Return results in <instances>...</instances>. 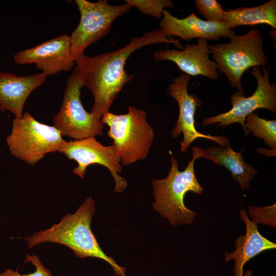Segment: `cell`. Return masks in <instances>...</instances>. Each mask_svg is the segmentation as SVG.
Masks as SVG:
<instances>
[{
  "label": "cell",
  "instance_id": "6da1fadb",
  "mask_svg": "<svg viewBox=\"0 0 276 276\" xmlns=\"http://www.w3.org/2000/svg\"><path fill=\"white\" fill-rule=\"evenodd\" d=\"M161 29L133 37L125 46L110 52L89 56L83 55L75 61L73 74L80 78L91 91L94 100L91 113L100 121L125 85L133 78L124 69L126 61L135 51L154 43H172L183 49L180 39H169Z\"/></svg>",
  "mask_w": 276,
  "mask_h": 276
},
{
  "label": "cell",
  "instance_id": "7a4b0ae2",
  "mask_svg": "<svg viewBox=\"0 0 276 276\" xmlns=\"http://www.w3.org/2000/svg\"><path fill=\"white\" fill-rule=\"evenodd\" d=\"M95 212V201L89 196L74 214L67 213L58 223L25 238L29 248L45 242L62 244L70 248L78 258L102 259L111 266L115 275L126 276V268L105 254L91 231L90 224Z\"/></svg>",
  "mask_w": 276,
  "mask_h": 276
},
{
  "label": "cell",
  "instance_id": "3957f363",
  "mask_svg": "<svg viewBox=\"0 0 276 276\" xmlns=\"http://www.w3.org/2000/svg\"><path fill=\"white\" fill-rule=\"evenodd\" d=\"M202 149L196 146L192 148L193 158L182 171H179L176 158L171 156V166L167 176L152 180L153 208L173 226L191 224L197 215L186 206L184 197L189 192L201 195L204 191L194 171L195 161L201 157Z\"/></svg>",
  "mask_w": 276,
  "mask_h": 276
},
{
  "label": "cell",
  "instance_id": "277c9868",
  "mask_svg": "<svg viewBox=\"0 0 276 276\" xmlns=\"http://www.w3.org/2000/svg\"><path fill=\"white\" fill-rule=\"evenodd\" d=\"M126 114L108 112L101 122L109 127L107 136L124 166L145 159L152 144L154 132L146 119V112L133 106Z\"/></svg>",
  "mask_w": 276,
  "mask_h": 276
},
{
  "label": "cell",
  "instance_id": "5b68a950",
  "mask_svg": "<svg viewBox=\"0 0 276 276\" xmlns=\"http://www.w3.org/2000/svg\"><path fill=\"white\" fill-rule=\"evenodd\" d=\"M263 43L260 30L253 29L243 35H234L228 43L208 45L218 71L224 74L231 86L242 94L243 73L250 67H264L268 61Z\"/></svg>",
  "mask_w": 276,
  "mask_h": 276
},
{
  "label": "cell",
  "instance_id": "8992f818",
  "mask_svg": "<svg viewBox=\"0 0 276 276\" xmlns=\"http://www.w3.org/2000/svg\"><path fill=\"white\" fill-rule=\"evenodd\" d=\"M54 126L40 123L28 111L14 119L6 143L11 155L34 165L49 153L59 151L66 143Z\"/></svg>",
  "mask_w": 276,
  "mask_h": 276
},
{
  "label": "cell",
  "instance_id": "52a82bcc",
  "mask_svg": "<svg viewBox=\"0 0 276 276\" xmlns=\"http://www.w3.org/2000/svg\"><path fill=\"white\" fill-rule=\"evenodd\" d=\"M75 4L80 18L70 35L71 54L74 61L84 55L88 46L105 36L110 32L113 21L128 13L132 7L127 2L111 5L107 0L96 2L76 0Z\"/></svg>",
  "mask_w": 276,
  "mask_h": 276
},
{
  "label": "cell",
  "instance_id": "ba28073f",
  "mask_svg": "<svg viewBox=\"0 0 276 276\" xmlns=\"http://www.w3.org/2000/svg\"><path fill=\"white\" fill-rule=\"evenodd\" d=\"M83 81L74 74L67 78L60 109L53 117V126L62 136L81 140L102 135L104 124L87 112L81 100Z\"/></svg>",
  "mask_w": 276,
  "mask_h": 276
},
{
  "label": "cell",
  "instance_id": "9c48e42d",
  "mask_svg": "<svg viewBox=\"0 0 276 276\" xmlns=\"http://www.w3.org/2000/svg\"><path fill=\"white\" fill-rule=\"evenodd\" d=\"M255 77L257 86L254 94L248 97L244 94L236 92L230 97L232 108L228 111L217 116L207 117L202 121V125L206 126L218 123V126L224 127L232 124H240L245 136L248 133L245 128V119L251 113L258 109L264 108L276 112V85L270 83L269 78L270 67H263V73L259 66L252 68L250 72Z\"/></svg>",
  "mask_w": 276,
  "mask_h": 276
},
{
  "label": "cell",
  "instance_id": "30bf717a",
  "mask_svg": "<svg viewBox=\"0 0 276 276\" xmlns=\"http://www.w3.org/2000/svg\"><path fill=\"white\" fill-rule=\"evenodd\" d=\"M58 152L77 162L78 166L73 172L81 178H84L88 166L97 164L107 168L110 172L115 182L114 192L122 193L126 188V180L119 175L122 166L113 145H103L95 137H90L66 141Z\"/></svg>",
  "mask_w": 276,
  "mask_h": 276
},
{
  "label": "cell",
  "instance_id": "8fae6325",
  "mask_svg": "<svg viewBox=\"0 0 276 276\" xmlns=\"http://www.w3.org/2000/svg\"><path fill=\"white\" fill-rule=\"evenodd\" d=\"M190 78V75L182 74L173 79L167 89V94L177 101L179 107L178 118L171 131L172 137L177 138L182 133L183 140L180 143L182 153H186L190 144L197 139L210 140L221 147L227 146L229 143L225 136L204 134L196 130L194 114L197 108L201 106V101L194 94H188V85Z\"/></svg>",
  "mask_w": 276,
  "mask_h": 276
},
{
  "label": "cell",
  "instance_id": "7c38bea8",
  "mask_svg": "<svg viewBox=\"0 0 276 276\" xmlns=\"http://www.w3.org/2000/svg\"><path fill=\"white\" fill-rule=\"evenodd\" d=\"M70 36L62 34L34 47L22 50L13 56L19 65L34 64L48 77L67 72L75 65L71 54Z\"/></svg>",
  "mask_w": 276,
  "mask_h": 276
},
{
  "label": "cell",
  "instance_id": "4fadbf2b",
  "mask_svg": "<svg viewBox=\"0 0 276 276\" xmlns=\"http://www.w3.org/2000/svg\"><path fill=\"white\" fill-rule=\"evenodd\" d=\"M162 14L159 26L167 36H178L189 41L193 38L216 40L236 35V32L226 24L203 20L194 12L182 18L173 16L167 9Z\"/></svg>",
  "mask_w": 276,
  "mask_h": 276
},
{
  "label": "cell",
  "instance_id": "5bb4252c",
  "mask_svg": "<svg viewBox=\"0 0 276 276\" xmlns=\"http://www.w3.org/2000/svg\"><path fill=\"white\" fill-rule=\"evenodd\" d=\"M208 40L198 38L196 44H186L183 50H159L154 52V58L158 61L174 62L185 74L190 76H202L214 80L218 78L215 62L210 59Z\"/></svg>",
  "mask_w": 276,
  "mask_h": 276
},
{
  "label": "cell",
  "instance_id": "9a60e30c",
  "mask_svg": "<svg viewBox=\"0 0 276 276\" xmlns=\"http://www.w3.org/2000/svg\"><path fill=\"white\" fill-rule=\"evenodd\" d=\"M47 77L42 72L19 76L12 73L0 72V110H9L16 118H21L27 98L44 82Z\"/></svg>",
  "mask_w": 276,
  "mask_h": 276
},
{
  "label": "cell",
  "instance_id": "2e32d148",
  "mask_svg": "<svg viewBox=\"0 0 276 276\" xmlns=\"http://www.w3.org/2000/svg\"><path fill=\"white\" fill-rule=\"evenodd\" d=\"M240 218L245 223V234L237 236L235 241V250L226 252V262L234 261V276H242L243 266L250 259L263 251L274 249L276 244L263 237L259 232L256 223L249 220L244 209L239 212Z\"/></svg>",
  "mask_w": 276,
  "mask_h": 276
},
{
  "label": "cell",
  "instance_id": "e0dca14e",
  "mask_svg": "<svg viewBox=\"0 0 276 276\" xmlns=\"http://www.w3.org/2000/svg\"><path fill=\"white\" fill-rule=\"evenodd\" d=\"M201 157L226 168L231 172L233 179L238 182L242 192L249 190L251 180L258 172L245 162L242 151L235 152L229 144L226 147H210L205 150L202 149Z\"/></svg>",
  "mask_w": 276,
  "mask_h": 276
},
{
  "label": "cell",
  "instance_id": "ac0fdd59",
  "mask_svg": "<svg viewBox=\"0 0 276 276\" xmlns=\"http://www.w3.org/2000/svg\"><path fill=\"white\" fill-rule=\"evenodd\" d=\"M223 23L231 29L244 25L267 24L276 29V1L254 7H241L224 12Z\"/></svg>",
  "mask_w": 276,
  "mask_h": 276
},
{
  "label": "cell",
  "instance_id": "d6986e66",
  "mask_svg": "<svg viewBox=\"0 0 276 276\" xmlns=\"http://www.w3.org/2000/svg\"><path fill=\"white\" fill-rule=\"evenodd\" d=\"M245 128L248 133L262 139L265 144L272 149L276 148V121L260 118L254 112L245 119Z\"/></svg>",
  "mask_w": 276,
  "mask_h": 276
},
{
  "label": "cell",
  "instance_id": "ffe728a7",
  "mask_svg": "<svg viewBox=\"0 0 276 276\" xmlns=\"http://www.w3.org/2000/svg\"><path fill=\"white\" fill-rule=\"evenodd\" d=\"M125 2L136 7L142 13L157 18L162 17L165 8L173 7V3L170 0H126Z\"/></svg>",
  "mask_w": 276,
  "mask_h": 276
},
{
  "label": "cell",
  "instance_id": "44dd1931",
  "mask_svg": "<svg viewBox=\"0 0 276 276\" xmlns=\"http://www.w3.org/2000/svg\"><path fill=\"white\" fill-rule=\"evenodd\" d=\"M195 7L206 21L223 22L225 11L216 0H195Z\"/></svg>",
  "mask_w": 276,
  "mask_h": 276
},
{
  "label": "cell",
  "instance_id": "7402d4cb",
  "mask_svg": "<svg viewBox=\"0 0 276 276\" xmlns=\"http://www.w3.org/2000/svg\"><path fill=\"white\" fill-rule=\"evenodd\" d=\"M252 221L268 225L273 228L276 227V204L265 206L251 205L248 208Z\"/></svg>",
  "mask_w": 276,
  "mask_h": 276
},
{
  "label": "cell",
  "instance_id": "603a6c76",
  "mask_svg": "<svg viewBox=\"0 0 276 276\" xmlns=\"http://www.w3.org/2000/svg\"><path fill=\"white\" fill-rule=\"evenodd\" d=\"M25 262L31 263L35 267V270L28 274H21L18 269L14 270L8 269L0 273V276H52L51 271L46 268L41 263L36 255L26 254Z\"/></svg>",
  "mask_w": 276,
  "mask_h": 276
},
{
  "label": "cell",
  "instance_id": "cb8c5ba5",
  "mask_svg": "<svg viewBox=\"0 0 276 276\" xmlns=\"http://www.w3.org/2000/svg\"><path fill=\"white\" fill-rule=\"evenodd\" d=\"M252 271L250 270H246L245 274L243 276H252Z\"/></svg>",
  "mask_w": 276,
  "mask_h": 276
}]
</instances>
